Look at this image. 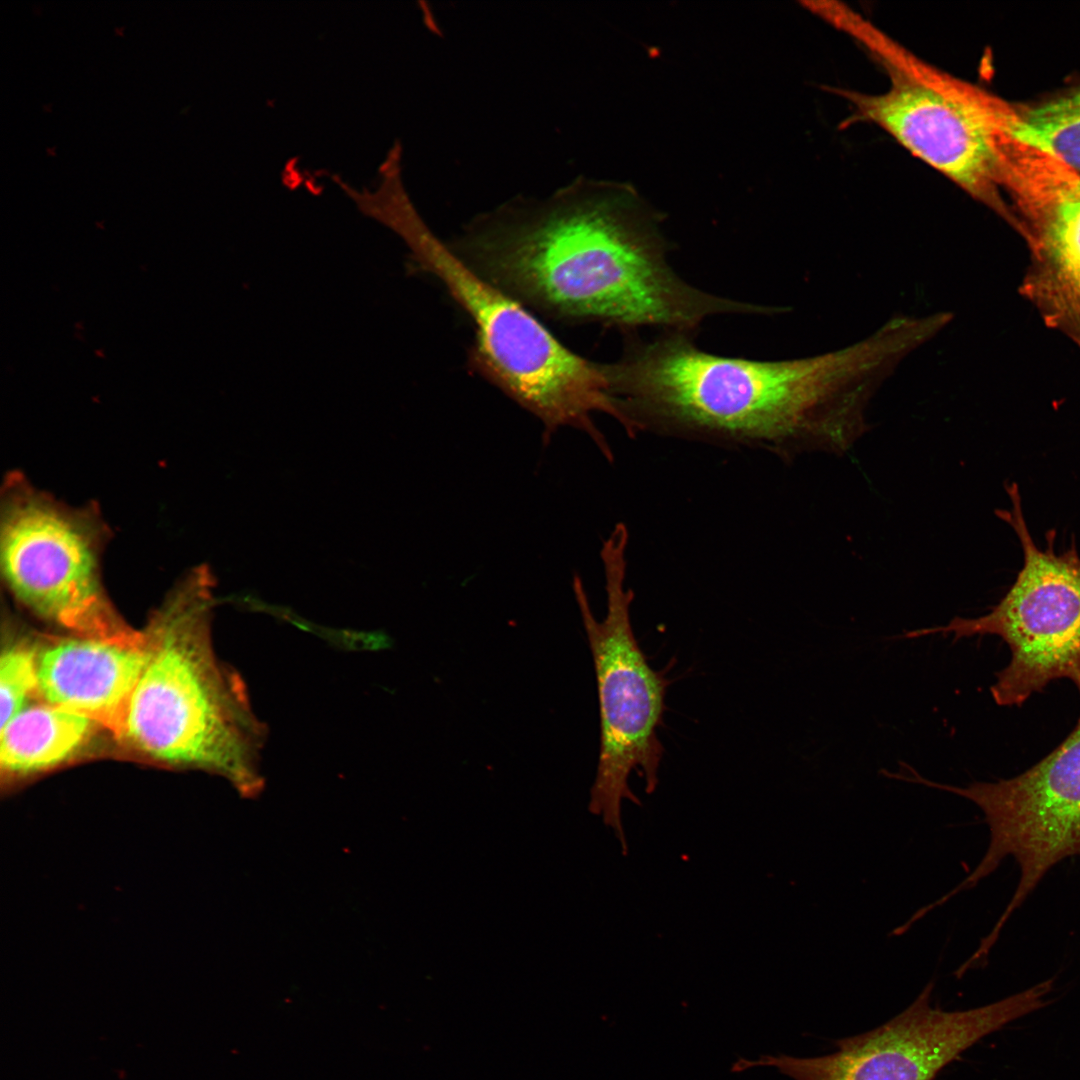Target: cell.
<instances>
[{
    "mask_svg": "<svg viewBox=\"0 0 1080 1080\" xmlns=\"http://www.w3.org/2000/svg\"><path fill=\"white\" fill-rule=\"evenodd\" d=\"M660 223L633 187L580 177L544 199L519 196L474 217L448 244L532 312L564 322L694 334L711 316L769 313L680 278Z\"/></svg>",
    "mask_w": 1080,
    "mask_h": 1080,
    "instance_id": "6da1fadb",
    "label": "cell"
},
{
    "mask_svg": "<svg viewBox=\"0 0 1080 1080\" xmlns=\"http://www.w3.org/2000/svg\"><path fill=\"white\" fill-rule=\"evenodd\" d=\"M692 333L626 334L607 363L611 389L633 434L646 424L776 448L841 453L868 425L866 410L896 370L888 341L871 333L809 357L755 360L700 349Z\"/></svg>",
    "mask_w": 1080,
    "mask_h": 1080,
    "instance_id": "7a4b0ae2",
    "label": "cell"
},
{
    "mask_svg": "<svg viewBox=\"0 0 1080 1080\" xmlns=\"http://www.w3.org/2000/svg\"><path fill=\"white\" fill-rule=\"evenodd\" d=\"M211 586L207 568L191 570L151 617L120 741L152 760L223 776L251 797L263 787L266 727L241 676L214 654Z\"/></svg>",
    "mask_w": 1080,
    "mask_h": 1080,
    "instance_id": "3957f363",
    "label": "cell"
},
{
    "mask_svg": "<svg viewBox=\"0 0 1080 1080\" xmlns=\"http://www.w3.org/2000/svg\"><path fill=\"white\" fill-rule=\"evenodd\" d=\"M387 228L408 247L414 265L441 282L469 316L475 330L472 367L536 416L545 440L570 426L607 450L592 420L595 413L621 420L607 363L567 348L530 309L476 273L435 235L413 203L397 206Z\"/></svg>",
    "mask_w": 1080,
    "mask_h": 1080,
    "instance_id": "277c9868",
    "label": "cell"
},
{
    "mask_svg": "<svg viewBox=\"0 0 1080 1080\" xmlns=\"http://www.w3.org/2000/svg\"><path fill=\"white\" fill-rule=\"evenodd\" d=\"M628 531L618 524L603 543L601 559L607 595L606 615L598 620L578 576L573 592L592 654L600 714V750L590 791L589 811L628 845L622 822L623 800L640 804L629 787L635 771L653 793L664 747L658 737L665 712L668 680L643 653L630 620L633 592L626 588Z\"/></svg>",
    "mask_w": 1080,
    "mask_h": 1080,
    "instance_id": "5b68a950",
    "label": "cell"
},
{
    "mask_svg": "<svg viewBox=\"0 0 1080 1080\" xmlns=\"http://www.w3.org/2000/svg\"><path fill=\"white\" fill-rule=\"evenodd\" d=\"M109 538L95 504L74 507L35 487L20 472L3 481L0 568L12 596L26 609L73 635L141 644L113 608L102 582Z\"/></svg>",
    "mask_w": 1080,
    "mask_h": 1080,
    "instance_id": "8992f818",
    "label": "cell"
},
{
    "mask_svg": "<svg viewBox=\"0 0 1080 1080\" xmlns=\"http://www.w3.org/2000/svg\"><path fill=\"white\" fill-rule=\"evenodd\" d=\"M882 67L889 88L878 94L839 89L855 118L886 131L912 155L985 205L1016 233L1000 187L999 140L1014 104L924 61L904 46Z\"/></svg>",
    "mask_w": 1080,
    "mask_h": 1080,
    "instance_id": "52a82bcc",
    "label": "cell"
},
{
    "mask_svg": "<svg viewBox=\"0 0 1080 1080\" xmlns=\"http://www.w3.org/2000/svg\"><path fill=\"white\" fill-rule=\"evenodd\" d=\"M1011 508L999 518L1016 533L1023 566L1005 596L976 618L955 617L945 625L903 634L917 638L953 635V640L996 635L1011 651L1008 665L996 673L990 691L1000 706H1019L1053 680L1067 678L1080 693V556L1075 546L1056 553L1053 535L1037 547L1028 530L1016 483L1006 487Z\"/></svg>",
    "mask_w": 1080,
    "mask_h": 1080,
    "instance_id": "ba28073f",
    "label": "cell"
},
{
    "mask_svg": "<svg viewBox=\"0 0 1080 1080\" xmlns=\"http://www.w3.org/2000/svg\"><path fill=\"white\" fill-rule=\"evenodd\" d=\"M914 783L973 802L988 826L986 852L973 871L950 890L952 896L975 887L1006 858L1017 863L1019 880L993 926L996 932H1002L1054 866L1080 857V717L1057 748L1017 776L958 787L917 774Z\"/></svg>",
    "mask_w": 1080,
    "mask_h": 1080,
    "instance_id": "9c48e42d",
    "label": "cell"
},
{
    "mask_svg": "<svg viewBox=\"0 0 1080 1080\" xmlns=\"http://www.w3.org/2000/svg\"><path fill=\"white\" fill-rule=\"evenodd\" d=\"M1053 986L1050 978L981 1007L945 1011L932 1006L934 984L930 982L896 1017L866 1033L835 1041L837 1050L831 1054L739 1058L732 1071L766 1066L793 1080H935L944 1067L985 1036L1047 1006Z\"/></svg>",
    "mask_w": 1080,
    "mask_h": 1080,
    "instance_id": "30bf717a",
    "label": "cell"
},
{
    "mask_svg": "<svg viewBox=\"0 0 1080 1080\" xmlns=\"http://www.w3.org/2000/svg\"><path fill=\"white\" fill-rule=\"evenodd\" d=\"M1000 187L1029 252L1019 293L1048 328L1080 347V174L1007 135Z\"/></svg>",
    "mask_w": 1080,
    "mask_h": 1080,
    "instance_id": "8fae6325",
    "label": "cell"
},
{
    "mask_svg": "<svg viewBox=\"0 0 1080 1080\" xmlns=\"http://www.w3.org/2000/svg\"><path fill=\"white\" fill-rule=\"evenodd\" d=\"M146 658V640L133 644L76 635L56 639L38 651L37 694L46 703L91 719L120 740Z\"/></svg>",
    "mask_w": 1080,
    "mask_h": 1080,
    "instance_id": "7c38bea8",
    "label": "cell"
},
{
    "mask_svg": "<svg viewBox=\"0 0 1080 1080\" xmlns=\"http://www.w3.org/2000/svg\"><path fill=\"white\" fill-rule=\"evenodd\" d=\"M97 723L49 703L26 706L2 728L0 767L9 779L55 768L79 753Z\"/></svg>",
    "mask_w": 1080,
    "mask_h": 1080,
    "instance_id": "4fadbf2b",
    "label": "cell"
},
{
    "mask_svg": "<svg viewBox=\"0 0 1080 1080\" xmlns=\"http://www.w3.org/2000/svg\"><path fill=\"white\" fill-rule=\"evenodd\" d=\"M1010 134L1080 174V83L1029 104H1014Z\"/></svg>",
    "mask_w": 1080,
    "mask_h": 1080,
    "instance_id": "5bb4252c",
    "label": "cell"
},
{
    "mask_svg": "<svg viewBox=\"0 0 1080 1080\" xmlns=\"http://www.w3.org/2000/svg\"><path fill=\"white\" fill-rule=\"evenodd\" d=\"M38 652L23 643L10 645L0 658L1 728L38 693Z\"/></svg>",
    "mask_w": 1080,
    "mask_h": 1080,
    "instance_id": "9a60e30c",
    "label": "cell"
},
{
    "mask_svg": "<svg viewBox=\"0 0 1080 1080\" xmlns=\"http://www.w3.org/2000/svg\"><path fill=\"white\" fill-rule=\"evenodd\" d=\"M122 29H123V27H116L115 31H116L117 34H122V32H121Z\"/></svg>",
    "mask_w": 1080,
    "mask_h": 1080,
    "instance_id": "2e32d148",
    "label": "cell"
}]
</instances>
